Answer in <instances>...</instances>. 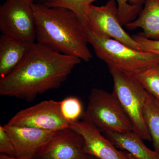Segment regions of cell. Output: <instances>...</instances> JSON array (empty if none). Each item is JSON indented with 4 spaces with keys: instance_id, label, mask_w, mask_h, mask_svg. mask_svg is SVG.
Masks as SVG:
<instances>
[{
    "instance_id": "cell-1",
    "label": "cell",
    "mask_w": 159,
    "mask_h": 159,
    "mask_svg": "<svg viewBox=\"0 0 159 159\" xmlns=\"http://www.w3.org/2000/svg\"><path fill=\"white\" fill-rule=\"evenodd\" d=\"M81 60L52 51L37 43L21 62L0 79V94L26 101L59 88Z\"/></svg>"
},
{
    "instance_id": "cell-2",
    "label": "cell",
    "mask_w": 159,
    "mask_h": 159,
    "mask_svg": "<svg viewBox=\"0 0 159 159\" xmlns=\"http://www.w3.org/2000/svg\"><path fill=\"white\" fill-rule=\"evenodd\" d=\"M36 43L55 51L89 62L93 57L83 26L74 12L61 7L33 4Z\"/></svg>"
},
{
    "instance_id": "cell-3",
    "label": "cell",
    "mask_w": 159,
    "mask_h": 159,
    "mask_svg": "<svg viewBox=\"0 0 159 159\" xmlns=\"http://www.w3.org/2000/svg\"><path fill=\"white\" fill-rule=\"evenodd\" d=\"M83 28L89 43L109 68L133 72L159 62L156 54L135 50L116 40L96 34L87 26Z\"/></svg>"
},
{
    "instance_id": "cell-4",
    "label": "cell",
    "mask_w": 159,
    "mask_h": 159,
    "mask_svg": "<svg viewBox=\"0 0 159 159\" xmlns=\"http://www.w3.org/2000/svg\"><path fill=\"white\" fill-rule=\"evenodd\" d=\"M114 82L113 93L129 118L134 132L143 140L152 141L145 123L144 111L149 93L132 72L110 68Z\"/></svg>"
},
{
    "instance_id": "cell-5",
    "label": "cell",
    "mask_w": 159,
    "mask_h": 159,
    "mask_svg": "<svg viewBox=\"0 0 159 159\" xmlns=\"http://www.w3.org/2000/svg\"><path fill=\"white\" fill-rule=\"evenodd\" d=\"M84 121L103 131L123 133L133 131L128 116L113 93L101 89L91 90L82 116Z\"/></svg>"
},
{
    "instance_id": "cell-6",
    "label": "cell",
    "mask_w": 159,
    "mask_h": 159,
    "mask_svg": "<svg viewBox=\"0 0 159 159\" xmlns=\"http://www.w3.org/2000/svg\"><path fill=\"white\" fill-rule=\"evenodd\" d=\"M34 0H6L0 7L2 34L25 42L36 41Z\"/></svg>"
},
{
    "instance_id": "cell-7",
    "label": "cell",
    "mask_w": 159,
    "mask_h": 159,
    "mask_svg": "<svg viewBox=\"0 0 159 159\" xmlns=\"http://www.w3.org/2000/svg\"><path fill=\"white\" fill-rule=\"evenodd\" d=\"M7 124L52 131L70 127V122L61 114V101L54 100H44L19 111Z\"/></svg>"
},
{
    "instance_id": "cell-8",
    "label": "cell",
    "mask_w": 159,
    "mask_h": 159,
    "mask_svg": "<svg viewBox=\"0 0 159 159\" xmlns=\"http://www.w3.org/2000/svg\"><path fill=\"white\" fill-rule=\"evenodd\" d=\"M85 26L96 34L116 40L142 51L140 44L124 30L119 21L116 0H109L105 5L101 6L91 5Z\"/></svg>"
},
{
    "instance_id": "cell-9",
    "label": "cell",
    "mask_w": 159,
    "mask_h": 159,
    "mask_svg": "<svg viewBox=\"0 0 159 159\" xmlns=\"http://www.w3.org/2000/svg\"><path fill=\"white\" fill-rule=\"evenodd\" d=\"M82 136L69 128L57 131L39 148L33 159H85Z\"/></svg>"
},
{
    "instance_id": "cell-10",
    "label": "cell",
    "mask_w": 159,
    "mask_h": 159,
    "mask_svg": "<svg viewBox=\"0 0 159 159\" xmlns=\"http://www.w3.org/2000/svg\"><path fill=\"white\" fill-rule=\"evenodd\" d=\"M82 136L86 154L98 159H129L125 152L117 149L101 131L86 121L70 122V127Z\"/></svg>"
},
{
    "instance_id": "cell-11",
    "label": "cell",
    "mask_w": 159,
    "mask_h": 159,
    "mask_svg": "<svg viewBox=\"0 0 159 159\" xmlns=\"http://www.w3.org/2000/svg\"><path fill=\"white\" fill-rule=\"evenodd\" d=\"M4 128L14 147L15 157L33 159L39 148L56 131L6 124Z\"/></svg>"
},
{
    "instance_id": "cell-12",
    "label": "cell",
    "mask_w": 159,
    "mask_h": 159,
    "mask_svg": "<svg viewBox=\"0 0 159 159\" xmlns=\"http://www.w3.org/2000/svg\"><path fill=\"white\" fill-rule=\"evenodd\" d=\"M33 43L25 42L4 34L1 35L0 78L6 77L21 62Z\"/></svg>"
},
{
    "instance_id": "cell-13",
    "label": "cell",
    "mask_w": 159,
    "mask_h": 159,
    "mask_svg": "<svg viewBox=\"0 0 159 159\" xmlns=\"http://www.w3.org/2000/svg\"><path fill=\"white\" fill-rule=\"evenodd\" d=\"M105 137L117 148L126 151L137 159H158L159 154L148 148L143 139L134 131L104 132Z\"/></svg>"
},
{
    "instance_id": "cell-14",
    "label": "cell",
    "mask_w": 159,
    "mask_h": 159,
    "mask_svg": "<svg viewBox=\"0 0 159 159\" xmlns=\"http://www.w3.org/2000/svg\"><path fill=\"white\" fill-rule=\"evenodd\" d=\"M138 18L125 25L129 30L141 28L146 38L159 40V0H145Z\"/></svg>"
},
{
    "instance_id": "cell-15",
    "label": "cell",
    "mask_w": 159,
    "mask_h": 159,
    "mask_svg": "<svg viewBox=\"0 0 159 159\" xmlns=\"http://www.w3.org/2000/svg\"><path fill=\"white\" fill-rule=\"evenodd\" d=\"M144 116L154 150L159 154V103L150 94L145 103Z\"/></svg>"
},
{
    "instance_id": "cell-16",
    "label": "cell",
    "mask_w": 159,
    "mask_h": 159,
    "mask_svg": "<svg viewBox=\"0 0 159 159\" xmlns=\"http://www.w3.org/2000/svg\"><path fill=\"white\" fill-rule=\"evenodd\" d=\"M146 91L159 100V62L132 72Z\"/></svg>"
},
{
    "instance_id": "cell-17",
    "label": "cell",
    "mask_w": 159,
    "mask_h": 159,
    "mask_svg": "<svg viewBox=\"0 0 159 159\" xmlns=\"http://www.w3.org/2000/svg\"><path fill=\"white\" fill-rule=\"evenodd\" d=\"M97 0H48L44 4L48 7H61L70 10L77 16L83 26L86 25L89 8Z\"/></svg>"
},
{
    "instance_id": "cell-18",
    "label": "cell",
    "mask_w": 159,
    "mask_h": 159,
    "mask_svg": "<svg viewBox=\"0 0 159 159\" xmlns=\"http://www.w3.org/2000/svg\"><path fill=\"white\" fill-rule=\"evenodd\" d=\"M118 17L122 26L134 20L142 9L145 0H116Z\"/></svg>"
},
{
    "instance_id": "cell-19",
    "label": "cell",
    "mask_w": 159,
    "mask_h": 159,
    "mask_svg": "<svg viewBox=\"0 0 159 159\" xmlns=\"http://www.w3.org/2000/svg\"><path fill=\"white\" fill-rule=\"evenodd\" d=\"M61 111L67 121L74 122L82 116V104L77 97H68L61 101Z\"/></svg>"
},
{
    "instance_id": "cell-20",
    "label": "cell",
    "mask_w": 159,
    "mask_h": 159,
    "mask_svg": "<svg viewBox=\"0 0 159 159\" xmlns=\"http://www.w3.org/2000/svg\"><path fill=\"white\" fill-rule=\"evenodd\" d=\"M132 37L140 44L142 51L154 53L159 57V40L148 39L144 37L141 32L133 35Z\"/></svg>"
},
{
    "instance_id": "cell-21",
    "label": "cell",
    "mask_w": 159,
    "mask_h": 159,
    "mask_svg": "<svg viewBox=\"0 0 159 159\" xmlns=\"http://www.w3.org/2000/svg\"><path fill=\"white\" fill-rule=\"evenodd\" d=\"M0 152L9 156L15 157L12 142L2 125H0Z\"/></svg>"
},
{
    "instance_id": "cell-22",
    "label": "cell",
    "mask_w": 159,
    "mask_h": 159,
    "mask_svg": "<svg viewBox=\"0 0 159 159\" xmlns=\"http://www.w3.org/2000/svg\"><path fill=\"white\" fill-rule=\"evenodd\" d=\"M0 159H33L29 158L24 157H15L9 156L7 155L1 153L0 154Z\"/></svg>"
},
{
    "instance_id": "cell-23",
    "label": "cell",
    "mask_w": 159,
    "mask_h": 159,
    "mask_svg": "<svg viewBox=\"0 0 159 159\" xmlns=\"http://www.w3.org/2000/svg\"><path fill=\"white\" fill-rule=\"evenodd\" d=\"M34 3H41V4H45L48 0H34Z\"/></svg>"
},
{
    "instance_id": "cell-24",
    "label": "cell",
    "mask_w": 159,
    "mask_h": 159,
    "mask_svg": "<svg viewBox=\"0 0 159 159\" xmlns=\"http://www.w3.org/2000/svg\"><path fill=\"white\" fill-rule=\"evenodd\" d=\"M126 152V155L127 156V157H128L129 158V159H137L136 158H135L133 156H132L128 152Z\"/></svg>"
},
{
    "instance_id": "cell-25",
    "label": "cell",
    "mask_w": 159,
    "mask_h": 159,
    "mask_svg": "<svg viewBox=\"0 0 159 159\" xmlns=\"http://www.w3.org/2000/svg\"><path fill=\"white\" fill-rule=\"evenodd\" d=\"M87 159H98L95 158V157L91 156L88 155Z\"/></svg>"
},
{
    "instance_id": "cell-26",
    "label": "cell",
    "mask_w": 159,
    "mask_h": 159,
    "mask_svg": "<svg viewBox=\"0 0 159 159\" xmlns=\"http://www.w3.org/2000/svg\"><path fill=\"white\" fill-rule=\"evenodd\" d=\"M157 102H158L159 103V100H157Z\"/></svg>"
},
{
    "instance_id": "cell-27",
    "label": "cell",
    "mask_w": 159,
    "mask_h": 159,
    "mask_svg": "<svg viewBox=\"0 0 159 159\" xmlns=\"http://www.w3.org/2000/svg\"><path fill=\"white\" fill-rule=\"evenodd\" d=\"M87 156H88V155H87ZM87 157L85 159H87Z\"/></svg>"
},
{
    "instance_id": "cell-28",
    "label": "cell",
    "mask_w": 159,
    "mask_h": 159,
    "mask_svg": "<svg viewBox=\"0 0 159 159\" xmlns=\"http://www.w3.org/2000/svg\"><path fill=\"white\" fill-rule=\"evenodd\" d=\"M158 159H159V158H158Z\"/></svg>"
},
{
    "instance_id": "cell-29",
    "label": "cell",
    "mask_w": 159,
    "mask_h": 159,
    "mask_svg": "<svg viewBox=\"0 0 159 159\" xmlns=\"http://www.w3.org/2000/svg\"></svg>"
}]
</instances>
